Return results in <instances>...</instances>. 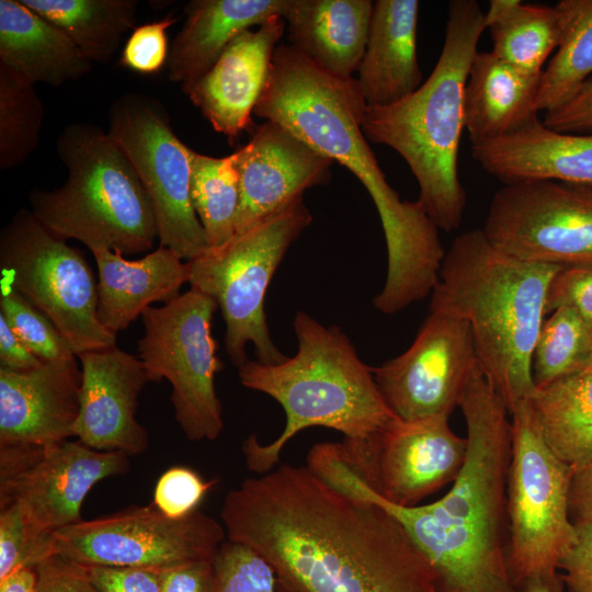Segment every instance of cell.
Here are the masks:
<instances>
[{
  "instance_id": "13",
  "label": "cell",
  "mask_w": 592,
  "mask_h": 592,
  "mask_svg": "<svg viewBox=\"0 0 592 592\" xmlns=\"http://www.w3.org/2000/svg\"><path fill=\"white\" fill-rule=\"evenodd\" d=\"M226 539L224 525L200 510L171 519L151 503L66 526L52 545L54 556L82 566L164 569L214 561Z\"/></svg>"
},
{
  "instance_id": "16",
  "label": "cell",
  "mask_w": 592,
  "mask_h": 592,
  "mask_svg": "<svg viewBox=\"0 0 592 592\" xmlns=\"http://www.w3.org/2000/svg\"><path fill=\"white\" fill-rule=\"evenodd\" d=\"M129 455L78 441L0 446V508L18 504L41 532L82 521L81 506L101 480L129 470Z\"/></svg>"
},
{
  "instance_id": "7",
  "label": "cell",
  "mask_w": 592,
  "mask_h": 592,
  "mask_svg": "<svg viewBox=\"0 0 592 592\" xmlns=\"http://www.w3.org/2000/svg\"><path fill=\"white\" fill-rule=\"evenodd\" d=\"M56 150L68 178L53 191L32 190L29 200L37 220L56 238L76 239L92 252L150 251L158 239L151 201L109 133L73 123L58 136Z\"/></svg>"
},
{
  "instance_id": "22",
  "label": "cell",
  "mask_w": 592,
  "mask_h": 592,
  "mask_svg": "<svg viewBox=\"0 0 592 592\" xmlns=\"http://www.w3.org/2000/svg\"><path fill=\"white\" fill-rule=\"evenodd\" d=\"M471 157L503 184L536 180L592 184V134L557 132L540 119L471 146Z\"/></svg>"
},
{
  "instance_id": "43",
  "label": "cell",
  "mask_w": 592,
  "mask_h": 592,
  "mask_svg": "<svg viewBox=\"0 0 592 592\" xmlns=\"http://www.w3.org/2000/svg\"><path fill=\"white\" fill-rule=\"evenodd\" d=\"M100 592H161L160 569L84 566Z\"/></svg>"
},
{
  "instance_id": "21",
  "label": "cell",
  "mask_w": 592,
  "mask_h": 592,
  "mask_svg": "<svg viewBox=\"0 0 592 592\" xmlns=\"http://www.w3.org/2000/svg\"><path fill=\"white\" fill-rule=\"evenodd\" d=\"M80 386L76 357L22 372L0 367V446L52 445L75 436Z\"/></svg>"
},
{
  "instance_id": "33",
  "label": "cell",
  "mask_w": 592,
  "mask_h": 592,
  "mask_svg": "<svg viewBox=\"0 0 592 592\" xmlns=\"http://www.w3.org/2000/svg\"><path fill=\"white\" fill-rule=\"evenodd\" d=\"M191 198L209 249L229 242L236 235L239 205V175L234 152L214 158L194 151Z\"/></svg>"
},
{
  "instance_id": "2",
  "label": "cell",
  "mask_w": 592,
  "mask_h": 592,
  "mask_svg": "<svg viewBox=\"0 0 592 592\" xmlns=\"http://www.w3.org/2000/svg\"><path fill=\"white\" fill-rule=\"evenodd\" d=\"M458 407L467 428V455L451 489L431 503H390L362 483L329 446L309 467L332 486L369 499L406 530L430 563L440 592H521L509 569V408L479 366Z\"/></svg>"
},
{
  "instance_id": "50",
  "label": "cell",
  "mask_w": 592,
  "mask_h": 592,
  "mask_svg": "<svg viewBox=\"0 0 592 592\" xmlns=\"http://www.w3.org/2000/svg\"><path fill=\"white\" fill-rule=\"evenodd\" d=\"M521 592H551L546 587L539 583H527L521 590Z\"/></svg>"
},
{
  "instance_id": "25",
  "label": "cell",
  "mask_w": 592,
  "mask_h": 592,
  "mask_svg": "<svg viewBox=\"0 0 592 592\" xmlns=\"http://www.w3.org/2000/svg\"><path fill=\"white\" fill-rule=\"evenodd\" d=\"M374 1L286 0L289 45L323 71L352 78L365 53Z\"/></svg>"
},
{
  "instance_id": "23",
  "label": "cell",
  "mask_w": 592,
  "mask_h": 592,
  "mask_svg": "<svg viewBox=\"0 0 592 592\" xmlns=\"http://www.w3.org/2000/svg\"><path fill=\"white\" fill-rule=\"evenodd\" d=\"M419 8L417 0L374 1L356 79L367 107L394 104L423 83L417 55Z\"/></svg>"
},
{
  "instance_id": "11",
  "label": "cell",
  "mask_w": 592,
  "mask_h": 592,
  "mask_svg": "<svg viewBox=\"0 0 592 592\" xmlns=\"http://www.w3.org/2000/svg\"><path fill=\"white\" fill-rule=\"evenodd\" d=\"M1 282L44 312L76 355L116 345L98 318V284L84 255L21 209L0 236Z\"/></svg>"
},
{
  "instance_id": "28",
  "label": "cell",
  "mask_w": 592,
  "mask_h": 592,
  "mask_svg": "<svg viewBox=\"0 0 592 592\" xmlns=\"http://www.w3.org/2000/svg\"><path fill=\"white\" fill-rule=\"evenodd\" d=\"M0 62L33 83L55 87L84 76L92 66L60 29L21 0H0Z\"/></svg>"
},
{
  "instance_id": "29",
  "label": "cell",
  "mask_w": 592,
  "mask_h": 592,
  "mask_svg": "<svg viewBox=\"0 0 592 592\" xmlns=\"http://www.w3.org/2000/svg\"><path fill=\"white\" fill-rule=\"evenodd\" d=\"M536 426L550 451L574 471L592 464V365L528 397Z\"/></svg>"
},
{
  "instance_id": "6",
  "label": "cell",
  "mask_w": 592,
  "mask_h": 592,
  "mask_svg": "<svg viewBox=\"0 0 592 592\" xmlns=\"http://www.w3.org/2000/svg\"><path fill=\"white\" fill-rule=\"evenodd\" d=\"M367 110L356 78L334 77L289 44H278L254 115L280 124L333 162L348 168L369 193L386 243L401 246L423 228L418 201L401 200L362 130Z\"/></svg>"
},
{
  "instance_id": "44",
  "label": "cell",
  "mask_w": 592,
  "mask_h": 592,
  "mask_svg": "<svg viewBox=\"0 0 592 592\" xmlns=\"http://www.w3.org/2000/svg\"><path fill=\"white\" fill-rule=\"evenodd\" d=\"M36 592H100L84 566L53 556L36 567Z\"/></svg>"
},
{
  "instance_id": "46",
  "label": "cell",
  "mask_w": 592,
  "mask_h": 592,
  "mask_svg": "<svg viewBox=\"0 0 592 592\" xmlns=\"http://www.w3.org/2000/svg\"><path fill=\"white\" fill-rule=\"evenodd\" d=\"M161 592H218L213 561H194L160 569Z\"/></svg>"
},
{
  "instance_id": "48",
  "label": "cell",
  "mask_w": 592,
  "mask_h": 592,
  "mask_svg": "<svg viewBox=\"0 0 592 592\" xmlns=\"http://www.w3.org/2000/svg\"><path fill=\"white\" fill-rule=\"evenodd\" d=\"M573 521H592V464L574 471L569 496Z\"/></svg>"
},
{
  "instance_id": "14",
  "label": "cell",
  "mask_w": 592,
  "mask_h": 592,
  "mask_svg": "<svg viewBox=\"0 0 592 592\" xmlns=\"http://www.w3.org/2000/svg\"><path fill=\"white\" fill-rule=\"evenodd\" d=\"M482 231L496 248L524 261L592 265V184H503L492 196Z\"/></svg>"
},
{
  "instance_id": "19",
  "label": "cell",
  "mask_w": 592,
  "mask_h": 592,
  "mask_svg": "<svg viewBox=\"0 0 592 592\" xmlns=\"http://www.w3.org/2000/svg\"><path fill=\"white\" fill-rule=\"evenodd\" d=\"M80 410L73 433L98 451L144 453L149 445L146 428L136 418L138 397L149 378L138 356L117 346L83 352Z\"/></svg>"
},
{
  "instance_id": "37",
  "label": "cell",
  "mask_w": 592,
  "mask_h": 592,
  "mask_svg": "<svg viewBox=\"0 0 592 592\" xmlns=\"http://www.w3.org/2000/svg\"><path fill=\"white\" fill-rule=\"evenodd\" d=\"M52 536L38 531L18 504L0 508V580L53 557Z\"/></svg>"
},
{
  "instance_id": "27",
  "label": "cell",
  "mask_w": 592,
  "mask_h": 592,
  "mask_svg": "<svg viewBox=\"0 0 592 592\" xmlns=\"http://www.w3.org/2000/svg\"><path fill=\"white\" fill-rule=\"evenodd\" d=\"M286 0H192L168 56V78L184 83L207 72L241 33L283 14Z\"/></svg>"
},
{
  "instance_id": "38",
  "label": "cell",
  "mask_w": 592,
  "mask_h": 592,
  "mask_svg": "<svg viewBox=\"0 0 592 592\" xmlns=\"http://www.w3.org/2000/svg\"><path fill=\"white\" fill-rule=\"evenodd\" d=\"M213 563L218 592H276L271 566L246 545L226 539Z\"/></svg>"
},
{
  "instance_id": "35",
  "label": "cell",
  "mask_w": 592,
  "mask_h": 592,
  "mask_svg": "<svg viewBox=\"0 0 592 592\" xmlns=\"http://www.w3.org/2000/svg\"><path fill=\"white\" fill-rule=\"evenodd\" d=\"M592 352V328L571 308L559 307L544 320L532 355L535 388L587 366Z\"/></svg>"
},
{
  "instance_id": "45",
  "label": "cell",
  "mask_w": 592,
  "mask_h": 592,
  "mask_svg": "<svg viewBox=\"0 0 592 592\" xmlns=\"http://www.w3.org/2000/svg\"><path fill=\"white\" fill-rule=\"evenodd\" d=\"M543 123L561 133H592V77L568 103L545 113Z\"/></svg>"
},
{
  "instance_id": "34",
  "label": "cell",
  "mask_w": 592,
  "mask_h": 592,
  "mask_svg": "<svg viewBox=\"0 0 592 592\" xmlns=\"http://www.w3.org/2000/svg\"><path fill=\"white\" fill-rule=\"evenodd\" d=\"M35 83L0 62V168L23 163L35 150L44 107Z\"/></svg>"
},
{
  "instance_id": "10",
  "label": "cell",
  "mask_w": 592,
  "mask_h": 592,
  "mask_svg": "<svg viewBox=\"0 0 592 592\" xmlns=\"http://www.w3.org/2000/svg\"><path fill=\"white\" fill-rule=\"evenodd\" d=\"M217 309L213 298L190 288L141 315L145 332L137 341L138 357L150 382L170 383L175 420L190 441H215L224 429L215 387L224 365L212 334Z\"/></svg>"
},
{
  "instance_id": "17",
  "label": "cell",
  "mask_w": 592,
  "mask_h": 592,
  "mask_svg": "<svg viewBox=\"0 0 592 592\" xmlns=\"http://www.w3.org/2000/svg\"><path fill=\"white\" fill-rule=\"evenodd\" d=\"M477 364L468 323L430 311L409 349L372 373L391 412L414 421L449 418Z\"/></svg>"
},
{
  "instance_id": "32",
  "label": "cell",
  "mask_w": 592,
  "mask_h": 592,
  "mask_svg": "<svg viewBox=\"0 0 592 592\" xmlns=\"http://www.w3.org/2000/svg\"><path fill=\"white\" fill-rule=\"evenodd\" d=\"M555 8L561 37L540 73L536 107L544 113L568 103L592 77V0H561Z\"/></svg>"
},
{
  "instance_id": "39",
  "label": "cell",
  "mask_w": 592,
  "mask_h": 592,
  "mask_svg": "<svg viewBox=\"0 0 592 592\" xmlns=\"http://www.w3.org/2000/svg\"><path fill=\"white\" fill-rule=\"evenodd\" d=\"M216 483V479L205 480L192 468L173 466L159 477L152 503L164 515L182 519L198 510V505Z\"/></svg>"
},
{
  "instance_id": "31",
  "label": "cell",
  "mask_w": 592,
  "mask_h": 592,
  "mask_svg": "<svg viewBox=\"0 0 592 592\" xmlns=\"http://www.w3.org/2000/svg\"><path fill=\"white\" fill-rule=\"evenodd\" d=\"M60 29L92 62H109L136 27V0H21Z\"/></svg>"
},
{
  "instance_id": "1",
  "label": "cell",
  "mask_w": 592,
  "mask_h": 592,
  "mask_svg": "<svg viewBox=\"0 0 592 592\" xmlns=\"http://www.w3.org/2000/svg\"><path fill=\"white\" fill-rule=\"evenodd\" d=\"M220 517L227 539L271 566L276 592H440L390 513L307 465L244 479L226 494Z\"/></svg>"
},
{
  "instance_id": "15",
  "label": "cell",
  "mask_w": 592,
  "mask_h": 592,
  "mask_svg": "<svg viewBox=\"0 0 592 592\" xmlns=\"http://www.w3.org/2000/svg\"><path fill=\"white\" fill-rule=\"evenodd\" d=\"M330 444L362 483L402 506L418 505L453 483L467 455V439L452 431L447 417L397 419L367 439Z\"/></svg>"
},
{
  "instance_id": "47",
  "label": "cell",
  "mask_w": 592,
  "mask_h": 592,
  "mask_svg": "<svg viewBox=\"0 0 592 592\" xmlns=\"http://www.w3.org/2000/svg\"><path fill=\"white\" fill-rule=\"evenodd\" d=\"M43 363L24 345L0 315V367L22 372L36 368Z\"/></svg>"
},
{
  "instance_id": "8",
  "label": "cell",
  "mask_w": 592,
  "mask_h": 592,
  "mask_svg": "<svg viewBox=\"0 0 592 592\" xmlns=\"http://www.w3.org/2000/svg\"><path fill=\"white\" fill-rule=\"evenodd\" d=\"M311 220L301 196L226 244L187 261L191 288L213 298L221 311L226 352L238 368L249 361L248 343L261 363L278 364L287 357L272 341L264 298L291 244Z\"/></svg>"
},
{
  "instance_id": "9",
  "label": "cell",
  "mask_w": 592,
  "mask_h": 592,
  "mask_svg": "<svg viewBox=\"0 0 592 592\" xmlns=\"http://www.w3.org/2000/svg\"><path fill=\"white\" fill-rule=\"evenodd\" d=\"M510 414V573L519 590L527 583H539L551 592H562L559 562L574 538L569 508L574 470L544 442L528 399Z\"/></svg>"
},
{
  "instance_id": "51",
  "label": "cell",
  "mask_w": 592,
  "mask_h": 592,
  "mask_svg": "<svg viewBox=\"0 0 592 592\" xmlns=\"http://www.w3.org/2000/svg\"><path fill=\"white\" fill-rule=\"evenodd\" d=\"M587 365H592V352H591V355Z\"/></svg>"
},
{
  "instance_id": "5",
  "label": "cell",
  "mask_w": 592,
  "mask_h": 592,
  "mask_svg": "<svg viewBox=\"0 0 592 592\" xmlns=\"http://www.w3.org/2000/svg\"><path fill=\"white\" fill-rule=\"evenodd\" d=\"M485 27L476 0L448 4L444 43L429 78L410 95L383 107H367L366 139L394 149L419 185L418 202L436 226L459 228L467 194L458 175V150L465 129L464 93Z\"/></svg>"
},
{
  "instance_id": "12",
  "label": "cell",
  "mask_w": 592,
  "mask_h": 592,
  "mask_svg": "<svg viewBox=\"0 0 592 592\" xmlns=\"http://www.w3.org/2000/svg\"><path fill=\"white\" fill-rule=\"evenodd\" d=\"M107 133L151 201L160 246L186 261L207 252L191 198L194 151L174 134L164 106L146 94L126 93L110 107Z\"/></svg>"
},
{
  "instance_id": "36",
  "label": "cell",
  "mask_w": 592,
  "mask_h": 592,
  "mask_svg": "<svg viewBox=\"0 0 592 592\" xmlns=\"http://www.w3.org/2000/svg\"><path fill=\"white\" fill-rule=\"evenodd\" d=\"M0 315L24 345L43 362L77 357L53 321L14 288L0 281Z\"/></svg>"
},
{
  "instance_id": "26",
  "label": "cell",
  "mask_w": 592,
  "mask_h": 592,
  "mask_svg": "<svg viewBox=\"0 0 592 592\" xmlns=\"http://www.w3.org/2000/svg\"><path fill=\"white\" fill-rule=\"evenodd\" d=\"M540 75L526 72L492 52H477L464 93V117L471 146L513 134L539 119Z\"/></svg>"
},
{
  "instance_id": "18",
  "label": "cell",
  "mask_w": 592,
  "mask_h": 592,
  "mask_svg": "<svg viewBox=\"0 0 592 592\" xmlns=\"http://www.w3.org/2000/svg\"><path fill=\"white\" fill-rule=\"evenodd\" d=\"M250 130L248 144L234 152L239 175L236 235L301 197L306 190L327 184L333 163L272 121Z\"/></svg>"
},
{
  "instance_id": "40",
  "label": "cell",
  "mask_w": 592,
  "mask_h": 592,
  "mask_svg": "<svg viewBox=\"0 0 592 592\" xmlns=\"http://www.w3.org/2000/svg\"><path fill=\"white\" fill-rule=\"evenodd\" d=\"M179 18L172 14L136 26L128 36L118 64L140 75L158 73L167 66L169 45L167 30Z\"/></svg>"
},
{
  "instance_id": "3",
  "label": "cell",
  "mask_w": 592,
  "mask_h": 592,
  "mask_svg": "<svg viewBox=\"0 0 592 592\" xmlns=\"http://www.w3.org/2000/svg\"><path fill=\"white\" fill-rule=\"evenodd\" d=\"M561 267L506 254L482 229L458 235L446 251L430 311L468 323L479 366L509 411L535 389L532 355Z\"/></svg>"
},
{
  "instance_id": "41",
  "label": "cell",
  "mask_w": 592,
  "mask_h": 592,
  "mask_svg": "<svg viewBox=\"0 0 592 592\" xmlns=\"http://www.w3.org/2000/svg\"><path fill=\"white\" fill-rule=\"evenodd\" d=\"M573 309L592 328V265L562 266L550 281L545 314Z\"/></svg>"
},
{
  "instance_id": "20",
  "label": "cell",
  "mask_w": 592,
  "mask_h": 592,
  "mask_svg": "<svg viewBox=\"0 0 592 592\" xmlns=\"http://www.w3.org/2000/svg\"><path fill=\"white\" fill-rule=\"evenodd\" d=\"M286 23L274 16L238 35L203 76L181 84L212 127L232 145L254 125L251 114L270 73Z\"/></svg>"
},
{
  "instance_id": "49",
  "label": "cell",
  "mask_w": 592,
  "mask_h": 592,
  "mask_svg": "<svg viewBox=\"0 0 592 592\" xmlns=\"http://www.w3.org/2000/svg\"><path fill=\"white\" fill-rule=\"evenodd\" d=\"M36 568H23L0 580V592H36Z\"/></svg>"
},
{
  "instance_id": "4",
  "label": "cell",
  "mask_w": 592,
  "mask_h": 592,
  "mask_svg": "<svg viewBox=\"0 0 592 592\" xmlns=\"http://www.w3.org/2000/svg\"><path fill=\"white\" fill-rule=\"evenodd\" d=\"M297 353L278 364L248 361L238 368L240 384L277 401L286 422L271 443L254 434L242 443L247 468L264 475L280 465L281 453L300 431L323 426L344 439L363 440L387 429L398 418L385 402L372 367L337 326L326 327L304 311L293 321Z\"/></svg>"
},
{
  "instance_id": "42",
  "label": "cell",
  "mask_w": 592,
  "mask_h": 592,
  "mask_svg": "<svg viewBox=\"0 0 592 592\" xmlns=\"http://www.w3.org/2000/svg\"><path fill=\"white\" fill-rule=\"evenodd\" d=\"M574 538L560 559V579L570 592H592V521H573Z\"/></svg>"
},
{
  "instance_id": "30",
  "label": "cell",
  "mask_w": 592,
  "mask_h": 592,
  "mask_svg": "<svg viewBox=\"0 0 592 592\" xmlns=\"http://www.w3.org/2000/svg\"><path fill=\"white\" fill-rule=\"evenodd\" d=\"M492 53L526 72L540 75L560 43L561 24L555 5L521 0H491L485 12Z\"/></svg>"
},
{
  "instance_id": "24",
  "label": "cell",
  "mask_w": 592,
  "mask_h": 592,
  "mask_svg": "<svg viewBox=\"0 0 592 592\" xmlns=\"http://www.w3.org/2000/svg\"><path fill=\"white\" fill-rule=\"evenodd\" d=\"M99 272L98 318L111 333L125 330L155 301L179 297L189 283V263L164 247L139 260H126L117 251L92 252Z\"/></svg>"
}]
</instances>
